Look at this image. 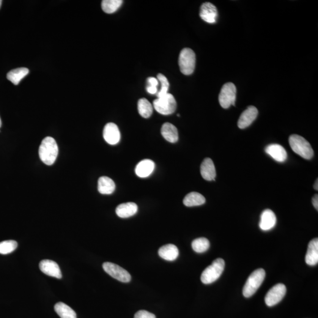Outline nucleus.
<instances>
[{"instance_id":"nucleus-1","label":"nucleus","mask_w":318,"mask_h":318,"mask_svg":"<svg viewBox=\"0 0 318 318\" xmlns=\"http://www.w3.org/2000/svg\"><path fill=\"white\" fill-rule=\"evenodd\" d=\"M58 154L59 148L56 140L52 137L44 138L39 148V157L41 161L50 166L55 163Z\"/></svg>"},{"instance_id":"nucleus-2","label":"nucleus","mask_w":318,"mask_h":318,"mask_svg":"<svg viewBox=\"0 0 318 318\" xmlns=\"http://www.w3.org/2000/svg\"><path fill=\"white\" fill-rule=\"evenodd\" d=\"M289 143L292 151L300 157L307 160L313 158V149L305 138L298 134H292L289 138Z\"/></svg>"},{"instance_id":"nucleus-3","label":"nucleus","mask_w":318,"mask_h":318,"mask_svg":"<svg viewBox=\"0 0 318 318\" xmlns=\"http://www.w3.org/2000/svg\"><path fill=\"white\" fill-rule=\"evenodd\" d=\"M224 260L218 258L212 262L211 265L207 267L201 275V281L204 284H211L215 283L220 278L224 271Z\"/></svg>"},{"instance_id":"nucleus-4","label":"nucleus","mask_w":318,"mask_h":318,"mask_svg":"<svg viewBox=\"0 0 318 318\" xmlns=\"http://www.w3.org/2000/svg\"><path fill=\"white\" fill-rule=\"evenodd\" d=\"M265 278V271L262 268L257 269L252 273L243 289V295L245 298H250L256 293Z\"/></svg>"},{"instance_id":"nucleus-5","label":"nucleus","mask_w":318,"mask_h":318,"mask_svg":"<svg viewBox=\"0 0 318 318\" xmlns=\"http://www.w3.org/2000/svg\"><path fill=\"white\" fill-rule=\"evenodd\" d=\"M180 70L185 75L193 73L196 65V55L193 50L185 48L181 51L179 58Z\"/></svg>"},{"instance_id":"nucleus-6","label":"nucleus","mask_w":318,"mask_h":318,"mask_svg":"<svg viewBox=\"0 0 318 318\" xmlns=\"http://www.w3.org/2000/svg\"><path fill=\"white\" fill-rule=\"evenodd\" d=\"M155 109L161 115H170L175 112L177 103L172 95L167 94L156 99L154 101Z\"/></svg>"},{"instance_id":"nucleus-7","label":"nucleus","mask_w":318,"mask_h":318,"mask_svg":"<svg viewBox=\"0 0 318 318\" xmlns=\"http://www.w3.org/2000/svg\"><path fill=\"white\" fill-rule=\"evenodd\" d=\"M236 98V88L232 83L224 84L222 88L219 101L222 107L228 109L232 105L235 106Z\"/></svg>"},{"instance_id":"nucleus-8","label":"nucleus","mask_w":318,"mask_h":318,"mask_svg":"<svg viewBox=\"0 0 318 318\" xmlns=\"http://www.w3.org/2000/svg\"><path fill=\"white\" fill-rule=\"evenodd\" d=\"M104 271L111 277L122 283H127L131 281V275L122 267L111 262H104L103 264Z\"/></svg>"},{"instance_id":"nucleus-9","label":"nucleus","mask_w":318,"mask_h":318,"mask_svg":"<svg viewBox=\"0 0 318 318\" xmlns=\"http://www.w3.org/2000/svg\"><path fill=\"white\" fill-rule=\"evenodd\" d=\"M286 293V287L285 285L283 284L276 285L266 294L265 298L266 305L271 307L277 305L283 299Z\"/></svg>"},{"instance_id":"nucleus-10","label":"nucleus","mask_w":318,"mask_h":318,"mask_svg":"<svg viewBox=\"0 0 318 318\" xmlns=\"http://www.w3.org/2000/svg\"><path fill=\"white\" fill-rule=\"evenodd\" d=\"M200 16L205 22L214 24L218 16L217 8L211 2L203 3L200 7Z\"/></svg>"},{"instance_id":"nucleus-11","label":"nucleus","mask_w":318,"mask_h":318,"mask_svg":"<svg viewBox=\"0 0 318 318\" xmlns=\"http://www.w3.org/2000/svg\"><path fill=\"white\" fill-rule=\"evenodd\" d=\"M103 137L107 143L115 145L121 140V133L116 124L113 123L107 124L104 128Z\"/></svg>"},{"instance_id":"nucleus-12","label":"nucleus","mask_w":318,"mask_h":318,"mask_svg":"<svg viewBox=\"0 0 318 318\" xmlns=\"http://www.w3.org/2000/svg\"><path fill=\"white\" fill-rule=\"evenodd\" d=\"M257 115L258 110L256 107L249 106L240 116L238 122L239 128L244 129L250 127L256 119Z\"/></svg>"},{"instance_id":"nucleus-13","label":"nucleus","mask_w":318,"mask_h":318,"mask_svg":"<svg viewBox=\"0 0 318 318\" xmlns=\"http://www.w3.org/2000/svg\"><path fill=\"white\" fill-rule=\"evenodd\" d=\"M39 267L44 274L58 279L62 278L61 270L58 264L53 260L48 259L42 260Z\"/></svg>"},{"instance_id":"nucleus-14","label":"nucleus","mask_w":318,"mask_h":318,"mask_svg":"<svg viewBox=\"0 0 318 318\" xmlns=\"http://www.w3.org/2000/svg\"><path fill=\"white\" fill-rule=\"evenodd\" d=\"M277 223L275 213L270 209H266L260 216L259 227L264 231L271 230Z\"/></svg>"},{"instance_id":"nucleus-15","label":"nucleus","mask_w":318,"mask_h":318,"mask_svg":"<svg viewBox=\"0 0 318 318\" xmlns=\"http://www.w3.org/2000/svg\"><path fill=\"white\" fill-rule=\"evenodd\" d=\"M265 152L276 161L284 162L287 158L286 150L278 144H271L266 147Z\"/></svg>"},{"instance_id":"nucleus-16","label":"nucleus","mask_w":318,"mask_h":318,"mask_svg":"<svg viewBox=\"0 0 318 318\" xmlns=\"http://www.w3.org/2000/svg\"><path fill=\"white\" fill-rule=\"evenodd\" d=\"M200 173L202 178L208 181H215L217 172L214 161L211 159L206 158L200 166Z\"/></svg>"},{"instance_id":"nucleus-17","label":"nucleus","mask_w":318,"mask_h":318,"mask_svg":"<svg viewBox=\"0 0 318 318\" xmlns=\"http://www.w3.org/2000/svg\"><path fill=\"white\" fill-rule=\"evenodd\" d=\"M155 167V164L154 161L149 160V159H145L137 164L135 172L140 178H147L154 172Z\"/></svg>"},{"instance_id":"nucleus-18","label":"nucleus","mask_w":318,"mask_h":318,"mask_svg":"<svg viewBox=\"0 0 318 318\" xmlns=\"http://www.w3.org/2000/svg\"><path fill=\"white\" fill-rule=\"evenodd\" d=\"M305 262L310 266L317 265L318 262V239H314L308 245Z\"/></svg>"},{"instance_id":"nucleus-19","label":"nucleus","mask_w":318,"mask_h":318,"mask_svg":"<svg viewBox=\"0 0 318 318\" xmlns=\"http://www.w3.org/2000/svg\"><path fill=\"white\" fill-rule=\"evenodd\" d=\"M138 207L136 203L127 202L121 204L116 209V213L119 217L127 218L136 214Z\"/></svg>"},{"instance_id":"nucleus-20","label":"nucleus","mask_w":318,"mask_h":318,"mask_svg":"<svg viewBox=\"0 0 318 318\" xmlns=\"http://www.w3.org/2000/svg\"><path fill=\"white\" fill-rule=\"evenodd\" d=\"M159 256L162 259L168 261L175 260L179 256V250L175 245L167 244L163 246L159 250Z\"/></svg>"},{"instance_id":"nucleus-21","label":"nucleus","mask_w":318,"mask_h":318,"mask_svg":"<svg viewBox=\"0 0 318 318\" xmlns=\"http://www.w3.org/2000/svg\"><path fill=\"white\" fill-rule=\"evenodd\" d=\"M162 136L170 143H176L179 139L178 129L172 124L166 123L161 128Z\"/></svg>"},{"instance_id":"nucleus-22","label":"nucleus","mask_w":318,"mask_h":318,"mask_svg":"<svg viewBox=\"0 0 318 318\" xmlns=\"http://www.w3.org/2000/svg\"><path fill=\"white\" fill-rule=\"evenodd\" d=\"M116 185L112 179L107 176L100 177L98 181V191L101 194H110L115 191Z\"/></svg>"},{"instance_id":"nucleus-23","label":"nucleus","mask_w":318,"mask_h":318,"mask_svg":"<svg viewBox=\"0 0 318 318\" xmlns=\"http://www.w3.org/2000/svg\"><path fill=\"white\" fill-rule=\"evenodd\" d=\"M206 202L205 197L197 192H191L185 196L184 204L186 206L193 207L203 205Z\"/></svg>"},{"instance_id":"nucleus-24","label":"nucleus","mask_w":318,"mask_h":318,"mask_svg":"<svg viewBox=\"0 0 318 318\" xmlns=\"http://www.w3.org/2000/svg\"><path fill=\"white\" fill-rule=\"evenodd\" d=\"M29 73L28 68L22 67L14 69V70L8 72L7 78L14 85H19L21 80L24 79Z\"/></svg>"},{"instance_id":"nucleus-25","label":"nucleus","mask_w":318,"mask_h":318,"mask_svg":"<svg viewBox=\"0 0 318 318\" xmlns=\"http://www.w3.org/2000/svg\"><path fill=\"white\" fill-rule=\"evenodd\" d=\"M55 310L61 318H77L76 313L67 305L59 302L55 306Z\"/></svg>"},{"instance_id":"nucleus-26","label":"nucleus","mask_w":318,"mask_h":318,"mask_svg":"<svg viewBox=\"0 0 318 318\" xmlns=\"http://www.w3.org/2000/svg\"><path fill=\"white\" fill-rule=\"evenodd\" d=\"M138 111L141 116L144 118H149L153 113V106L146 98H142L138 101Z\"/></svg>"},{"instance_id":"nucleus-27","label":"nucleus","mask_w":318,"mask_h":318,"mask_svg":"<svg viewBox=\"0 0 318 318\" xmlns=\"http://www.w3.org/2000/svg\"><path fill=\"white\" fill-rule=\"evenodd\" d=\"M122 3V0H103L101 2L102 10L106 13L112 14L121 7Z\"/></svg>"},{"instance_id":"nucleus-28","label":"nucleus","mask_w":318,"mask_h":318,"mask_svg":"<svg viewBox=\"0 0 318 318\" xmlns=\"http://www.w3.org/2000/svg\"><path fill=\"white\" fill-rule=\"evenodd\" d=\"M191 247L193 251L197 253H205L209 250L210 242L208 239L205 238H197L192 242Z\"/></svg>"},{"instance_id":"nucleus-29","label":"nucleus","mask_w":318,"mask_h":318,"mask_svg":"<svg viewBox=\"0 0 318 318\" xmlns=\"http://www.w3.org/2000/svg\"><path fill=\"white\" fill-rule=\"evenodd\" d=\"M17 247V242L13 240L0 242V254H7L13 253Z\"/></svg>"},{"instance_id":"nucleus-30","label":"nucleus","mask_w":318,"mask_h":318,"mask_svg":"<svg viewBox=\"0 0 318 318\" xmlns=\"http://www.w3.org/2000/svg\"><path fill=\"white\" fill-rule=\"evenodd\" d=\"M157 78L159 82L161 84V88L157 94V97L159 98L168 94L169 89V83L167 78L163 74H159Z\"/></svg>"},{"instance_id":"nucleus-31","label":"nucleus","mask_w":318,"mask_h":318,"mask_svg":"<svg viewBox=\"0 0 318 318\" xmlns=\"http://www.w3.org/2000/svg\"><path fill=\"white\" fill-rule=\"evenodd\" d=\"M134 318H156V316L148 311L141 310L135 314Z\"/></svg>"},{"instance_id":"nucleus-32","label":"nucleus","mask_w":318,"mask_h":318,"mask_svg":"<svg viewBox=\"0 0 318 318\" xmlns=\"http://www.w3.org/2000/svg\"><path fill=\"white\" fill-rule=\"evenodd\" d=\"M147 82H148V86H153L158 88V86L159 85V81L155 77L148 78Z\"/></svg>"},{"instance_id":"nucleus-33","label":"nucleus","mask_w":318,"mask_h":318,"mask_svg":"<svg viewBox=\"0 0 318 318\" xmlns=\"http://www.w3.org/2000/svg\"><path fill=\"white\" fill-rule=\"evenodd\" d=\"M146 90L150 94L155 95L158 94V88H156V87L147 86Z\"/></svg>"},{"instance_id":"nucleus-34","label":"nucleus","mask_w":318,"mask_h":318,"mask_svg":"<svg viewBox=\"0 0 318 318\" xmlns=\"http://www.w3.org/2000/svg\"><path fill=\"white\" fill-rule=\"evenodd\" d=\"M313 204L314 206V208H316L317 211L318 210V195L317 194L314 195V196L313 198Z\"/></svg>"},{"instance_id":"nucleus-35","label":"nucleus","mask_w":318,"mask_h":318,"mask_svg":"<svg viewBox=\"0 0 318 318\" xmlns=\"http://www.w3.org/2000/svg\"><path fill=\"white\" fill-rule=\"evenodd\" d=\"M318 179H317V181L316 182V183H315L314 187L315 190H316L317 191L318 190Z\"/></svg>"},{"instance_id":"nucleus-36","label":"nucleus","mask_w":318,"mask_h":318,"mask_svg":"<svg viewBox=\"0 0 318 318\" xmlns=\"http://www.w3.org/2000/svg\"><path fill=\"white\" fill-rule=\"evenodd\" d=\"M1 125H2V124H1V118H0V127H1Z\"/></svg>"},{"instance_id":"nucleus-37","label":"nucleus","mask_w":318,"mask_h":318,"mask_svg":"<svg viewBox=\"0 0 318 318\" xmlns=\"http://www.w3.org/2000/svg\"><path fill=\"white\" fill-rule=\"evenodd\" d=\"M1 4H2V1L1 0H0V8L1 7Z\"/></svg>"}]
</instances>
